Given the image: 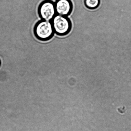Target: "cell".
<instances>
[{
    "instance_id": "cell-1",
    "label": "cell",
    "mask_w": 131,
    "mask_h": 131,
    "mask_svg": "<svg viewBox=\"0 0 131 131\" xmlns=\"http://www.w3.org/2000/svg\"><path fill=\"white\" fill-rule=\"evenodd\" d=\"M33 31L35 37L42 41L50 40L55 34L51 21L41 19L34 25Z\"/></svg>"
},
{
    "instance_id": "cell-2",
    "label": "cell",
    "mask_w": 131,
    "mask_h": 131,
    "mask_svg": "<svg viewBox=\"0 0 131 131\" xmlns=\"http://www.w3.org/2000/svg\"><path fill=\"white\" fill-rule=\"evenodd\" d=\"M51 21L54 34L59 36L68 35L72 30V23L67 16L57 14Z\"/></svg>"
},
{
    "instance_id": "cell-3",
    "label": "cell",
    "mask_w": 131,
    "mask_h": 131,
    "mask_svg": "<svg viewBox=\"0 0 131 131\" xmlns=\"http://www.w3.org/2000/svg\"><path fill=\"white\" fill-rule=\"evenodd\" d=\"M38 12L41 19L51 21L57 15L54 2L50 0L43 1L38 7Z\"/></svg>"
},
{
    "instance_id": "cell-4",
    "label": "cell",
    "mask_w": 131,
    "mask_h": 131,
    "mask_svg": "<svg viewBox=\"0 0 131 131\" xmlns=\"http://www.w3.org/2000/svg\"><path fill=\"white\" fill-rule=\"evenodd\" d=\"M57 14L68 16L73 10V5L71 0H57L54 2Z\"/></svg>"
},
{
    "instance_id": "cell-5",
    "label": "cell",
    "mask_w": 131,
    "mask_h": 131,
    "mask_svg": "<svg viewBox=\"0 0 131 131\" xmlns=\"http://www.w3.org/2000/svg\"><path fill=\"white\" fill-rule=\"evenodd\" d=\"M100 0H84V3L86 8L91 10L96 9L100 6Z\"/></svg>"
}]
</instances>
